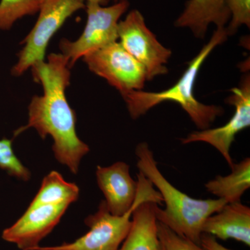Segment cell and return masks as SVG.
Listing matches in <instances>:
<instances>
[{"instance_id":"1","label":"cell","mask_w":250,"mask_h":250,"mask_svg":"<svg viewBox=\"0 0 250 250\" xmlns=\"http://www.w3.org/2000/svg\"><path fill=\"white\" fill-rule=\"evenodd\" d=\"M69 60L62 54H51L47 62H36L32 67L33 77L43 88L42 96H34L29 106V121L15 131V136L34 128L42 139L52 136V149L59 163L77 174L82 158L89 147L77 136L76 115L65 97L70 84Z\"/></svg>"},{"instance_id":"2","label":"cell","mask_w":250,"mask_h":250,"mask_svg":"<svg viewBox=\"0 0 250 250\" xmlns=\"http://www.w3.org/2000/svg\"><path fill=\"white\" fill-rule=\"evenodd\" d=\"M136 155L139 172L157 189L165 204L164 209L159 206L156 208L157 221L177 234L200 245L205 220L228 203L219 198L194 199L174 187L159 170L147 143H141L136 146Z\"/></svg>"},{"instance_id":"3","label":"cell","mask_w":250,"mask_h":250,"mask_svg":"<svg viewBox=\"0 0 250 250\" xmlns=\"http://www.w3.org/2000/svg\"><path fill=\"white\" fill-rule=\"evenodd\" d=\"M228 36L226 28H217L209 42L190 61L178 82L168 89L158 93L132 90L122 95L131 118L137 119L164 102H174L182 106L199 129H208L217 117L223 114V109L215 105L200 103L194 95V85L203 62L217 46L226 41Z\"/></svg>"},{"instance_id":"4","label":"cell","mask_w":250,"mask_h":250,"mask_svg":"<svg viewBox=\"0 0 250 250\" xmlns=\"http://www.w3.org/2000/svg\"><path fill=\"white\" fill-rule=\"evenodd\" d=\"M137 181L131 177L129 166L118 161L108 167H97V182L105 197L108 211L123 215L140 203L147 200L161 204V194L141 172Z\"/></svg>"},{"instance_id":"5","label":"cell","mask_w":250,"mask_h":250,"mask_svg":"<svg viewBox=\"0 0 250 250\" xmlns=\"http://www.w3.org/2000/svg\"><path fill=\"white\" fill-rule=\"evenodd\" d=\"M84 1L42 0L37 22L22 41L24 46L11 70L13 75L21 76L36 62H43L50 39L67 18L79 10L85 9Z\"/></svg>"},{"instance_id":"6","label":"cell","mask_w":250,"mask_h":250,"mask_svg":"<svg viewBox=\"0 0 250 250\" xmlns=\"http://www.w3.org/2000/svg\"><path fill=\"white\" fill-rule=\"evenodd\" d=\"M129 6L127 0H121L106 7L97 3L87 2L85 9L88 20L82 35L73 42L62 39L59 45L62 54L69 60L70 67L79 59L117 42L120 18Z\"/></svg>"},{"instance_id":"7","label":"cell","mask_w":250,"mask_h":250,"mask_svg":"<svg viewBox=\"0 0 250 250\" xmlns=\"http://www.w3.org/2000/svg\"><path fill=\"white\" fill-rule=\"evenodd\" d=\"M118 34L120 43L144 67L147 80L167 73L172 52L156 39L139 11L133 10L118 23Z\"/></svg>"},{"instance_id":"8","label":"cell","mask_w":250,"mask_h":250,"mask_svg":"<svg viewBox=\"0 0 250 250\" xmlns=\"http://www.w3.org/2000/svg\"><path fill=\"white\" fill-rule=\"evenodd\" d=\"M83 58L90 71L105 79L121 95L142 90L147 80L144 67L120 42H113Z\"/></svg>"},{"instance_id":"9","label":"cell","mask_w":250,"mask_h":250,"mask_svg":"<svg viewBox=\"0 0 250 250\" xmlns=\"http://www.w3.org/2000/svg\"><path fill=\"white\" fill-rule=\"evenodd\" d=\"M137 206L118 216L108 211L106 202L103 200L98 211L85 218V224L90 229L83 236L72 243L57 246H39L34 250H118L129 234L133 212Z\"/></svg>"},{"instance_id":"10","label":"cell","mask_w":250,"mask_h":250,"mask_svg":"<svg viewBox=\"0 0 250 250\" xmlns=\"http://www.w3.org/2000/svg\"><path fill=\"white\" fill-rule=\"evenodd\" d=\"M231 91L232 95L227 99V102L234 106L235 113L226 125L214 129L208 128L194 131L180 140L184 145L196 142L208 143L222 154L230 167L233 164L230 148L235 136L250 125V75L243 77L240 86L232 88Z\"/></svg>"},{"instance_id":"11","label":"cell","mask_w":250,"mask_h":250,"mask_svg":"<svg viewBox=\"0 0 250 250\" xmlns=\"http://www.w3.org/2000/svg\"><path fill=\"white\" fill-rule=\"evenodd\" d=\"M69 204L42 205L28 208L24 214L9 228L1 238L21 250H34L52 232L68 208Z\"/></svg>"},{"instance_id":"12","label":"cell","mask_w":250,"mask_h":250,"mask_svg":"<svg viewBox=\"0 0 250 250\" xmlns=\"http://www.w3.org/2000/svg\"><path fill=\"white\" fill-rule=\"evenodd\" d=\"M202 233L223 241L233 239L250 247V207L241 202L226 204L221 210L205 220Z\"/></svg>"},{"instance_id":"13","label":"cell","mask_w":250,"mask_h":250,"mask_svg":"<svg viewBox=\"0 0 250 250\" xmlns=\"http://www.w3.org/2000/svg\"><path fill=\"white\" fill-rule=\"evenodd\" d=\"M230 16L225 0H189L175 26L189 28L197 38L204 39L209 24L225 27Z\"/></svg>"},{"instance_id":"14","label":"cell","mask_w":250,"mask_h":250,"mask_svg":"<svg viewBox=\"0 0 250 250\" xmlns=\"http://www.w3.org/2000/svg\"><path fill=\"white\" fill-rule=\"evenodd\" d=\"M158 206L147 200L136 207L129 234L118 250H160L156 218Z\"/></svg>"},{"instance_id":"15","label":"cell","mask_w":250,"mask_h":250,"mask_svg":"<svg viewBox=\"0 0 250 250\" xmlns=\"http://www.w3.org/2000/svg\"><path fill=\"white\" fill-rule=\"evenodd\" d=\"M227 176L218 175L205 184L207 191L228 204L241 202L243 194L250 187V159L247 157L231 167Z\"/></svg>"},{"instance_id":"16","label":"cell","mask_w":250,"mask_h":250,"mask_svg":"<svg viewBox=\"0 0 250 250\" xmlns=\"http://www.w3.org/2000/svg\"><path fill=\"white\" fill-rule=\"evenodd\" d=\"M79 195L80 189L76 184L66 182L58 172L52 171L44 178L40 190L28 208L64 203L70 205L76 201Z\"/></svg>"},{"instance_id":"17","label":"cell","mask_w":250,"mask_h":250,"mask_svg":"<svg viewBox=\"0 0 250 250\" xmlns=\"http://www.w3.org/2000/svg\"><path fill=\"white\" fill-rule=\"evenodd\" d=\"M42 0H1L0 29L9 30L18 20L40 11Z\"/></svg>"},{"instance_id":"18","label":"cell","mask_w":250,"mask_h":250,"mask_svg":"<svg viewBox=\"0 0 250 250\" xmlns=\"http://www.w3.org/2000/svg\"><path fill=\"white\" fill-rule=\"evenodd\" d=\"M12 143L11 139L0 140V168L16 178L29 180L31 177L30 172L15 154Z\"/></svg>"},{"instance_id":"19","label":"cell","mask_w":250,"mask_h":250,"mask_svg":"<svg viewBox=\"0 0 250 250\" xmlns=\"http://www.w3.org/2000/svg\"><path fill=\"white\" fill-rule=\"evenodd\" d=\"M157 236L160 250H207L158 221Z\"/></svg>"},{"instance_id":"20","label":"cell","mask_w":250,"mask_h":250,"mask_svg":"<svg viewBox=\"0 0 250 250\" xmlns=\"http://www.w3.org/2000/svg\"><path fill=\"white\" fill-rule=\"evenodd\" d=\"M225 1L232 16L229 25L226 28L228 36L235 34L238 27L243 24L250 28V0H225Z\"/></svg>"},{"instance_id":"21","label":"cell","mask_w":250,"mask_h":250,"mask_svg":"<svg viewBox=\"0 0 250 250\" xmlns=\"http://www.w3.org/2000/svg\"><path fill=\"white\" fill-rule=\"evenodd\" d=\"M200 246L207 250H232L225 248L218 243L216 238L208 233H202L200 238Z\"/></svg>"},{"instance_id":"22","label":"cell","mask_w":250,"mask_h":250,"mask_svg":"<svg viewBox=\"0 0 250 250\" xmlns=\"http://www.w3.org/2000/svg\"><path fill=\"white\" fill-rule=\"evenodd\" d=\"M110 0H87V2L97 3V4L101 5V6H106L109 2ZM117 1L118 0H115Z\"/></svg>"}]
</instances>
